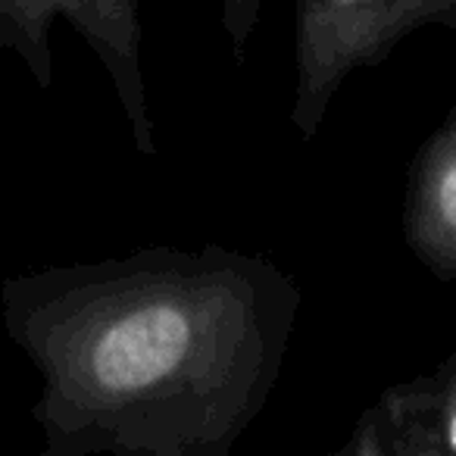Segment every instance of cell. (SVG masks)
Instances as JSON below:
<instances>
[{
  "mask_svg": "<svg viewBox=\"0 0 456 456\" xmlns=\"http://www.w3.org/2000/svg\"><path fill=\"white\" fill-rule=\"evenodd\" d=\"M304 291L263 254L207 244L10 275L45 456H228L279 387Z\"/></svg>",
  "mask_w": 456,
  "mask_h": 456,
  "instance_id": "1",
  "label": "cell"
},
{
  "mask_svg": "<svg viewBox=\"0 0 456 456\" xmlns=\"http://www.w3.org/2000/svg\"><path fill=\"white\" fill-rule=\"evenodd\" d=\"M456 32V0H297L291 126L304 144L322 128L354 72L381 66L422 28Z\"/></svg>",
  "mask_w": 456,
  "mask_h": 456,
  "instance_id": "2",
  "label": "cell"
},
{
  "mask_svg": "<svg viewBox=\"0 0 456 456\" xmlns=\"http://www.w3.org/2000/svg\"><path fill=\"white\" fill-rule=\"evenodd\" d=\"M57 22H66L107 72L134 151L157 157V128L141 66V0H0V47L20 60L41 91L53 88Z\"/></svg>",
  "mask_w": 456,
  "mask_h": 456,
  "instance_id": "3",
  "label": "cell"
},
{
  "mask_svg": "<svg viewBox=\"0 0 456 456\" xmlns=\"http://www.w3.org/2000/svg\"><path fill=\"white\" fill-rule=\"evenodd\" d=\"M335 456H456V350L431 372L385 387Z\"/></svg>",
  "mask_w": 456,
  "mask_h": 456,
  "instance_id": "4",
  "label": "cell"
},
{
  "mask_svg": "<svg viewBox=\"0 0 456 456\" xmlns=\"http://www.w3.org/2000/svg\"><path fill=\"white\" fill-rule=\"evenodd\" d=\"M400 225L410 254L435 279L456 285V107L412 157Z\"/></svg>",
  "mask_w": 456,
  "mask_h": 456,
  "instance_id": "5",
  "label": "cell"
},
{
  "mask_svg": "<svg viewBox=\"0 0 456 456\" xmlns=\"http://www.w3.org/2000/svg\"><path fill=\"white\" fill-rule=\"evenodd\" d=\"M219 13L228 53H232L235 66H244L250 53V41H254L256 26H260L263 0H219Z\"/></svg>",
  "mask_w": 456,
  "mask_h": 456,
  "instance_id": "6",
  "label": "cell"
}]
</instances>
